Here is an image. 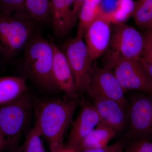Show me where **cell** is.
<instances>
[{"instance_id":"6da1fadb","label":"cell","mask_w":152,"mask_h":152,"mask_svg":"<svg viewBox=\"0 0 152 152\" xmlns=\"http://www.w3.org/2000/svg\"><path fill=\"white\" fill-rule=\"evenodd\" d=\"M78 104L76 99L70 101L56 99L42 102L36 110L34 126L48 143L50 152L64 145V136Z\"/></svg>"},{"instance_id":"7a4b0ae2","label":"cell","mask_w":152,"mask_h":152,"mask_svg":"<svg viewBox=\"0 0 152 152\" xmlns=\"http://www.w3.org/2000/svg\"><path fill=\"white\" fill-rule=\"evenodd\" d=\"M36 23L25 10L0 12L1 58L10 61L23 50L36 32Z\"/></svg>"},{"instance_id":"3957f363","label":"cell","mask_w":152,"mask_h":152,"mask_svg":"<svg viewBox=\"0 0 152 152\" xmlns=\"http://www.w3.org/2000/svg\"><path fill=\"white\" fill-rule=\"evenodd\" d=\"M23 50V64L30 78L45 89L57 88L52 76L53 50L50 41L36 31Z\"/></svg>"},{"instance_id":"277c9868","label":"cell","mask_w":152,"mask_h":152,"mask_svg":"<svg viewBox=\"0 0 152 152\" xmlns=\"http://www.w3.org/2000/svg\"><path fill=\"white\" fill-rule=\"evenodd\" d=\"M32 108V101L26 93L0 105V135L3 146L16 151L21 136L29 124Z\"/></svg>"},{"instance_id":"5b68a950","label":"cell","mask_w":152,"mask_h":152,"mask_svg":"<svg viewBox=\"0 0 152 152\" xmlns=\"http://www.w3.org/2000/svg\"><path fill=\"white\" fill-rule=\"evenodd\" d=\"M129 102L130 129L125 144L135 140L152 138V94L136 91Z\"/></svg>"},{"instance_id":"8992f818","label":"cell","mask_w":152,"mask_h":152,"mask_svg":"<svg viewBox=\"0 0 152 152\" xmlns=\"http://www.w3.org/2000/svg\"><path fill=\"white\" fill-rule=\"evenodd\" d=\"M114 73L125 92L134 91L152 94L151 81L142 66L140 60L112 56L110 64Z\"/></svg>"},{"instance_id":"52a82bcc","label":"cell","mask_w":152,"mask_h":152,"mask_svg":"<svg viewBox=\"0 0 152 152\" xmlns=\"http://www.w3.org/2000/svg\"><path fill=\"white\" fill-rule=\"evenodd\" d=\"M60 49L67 60L78 93L87 92L89 87L93 62L90 60L83 39H69Z\"/></svg>"},{"instance_id":"ba28073f","label":"cell","mask_w":152,"mask_h":152,"mask_svg":"<svg viewBox=\"0 0 152 152\" xmlns=\"http://www.w3.org/2000/svg\"><path fill=\"white\" fill-rule=\"evenodd\" d=\"M110 44L113 50L112 56L138 61L141 58L145 48L142 34L124 23L114 24Z\"/></svg>"},{"instance_id":"9c48e42d","label":"cell","mask_w":152,"mask_h":152,"mask_svg":"<svg viewBox=\"0 0 152 152\" xmlns=\"http://www.w3.org/2000/svg\"><path fill=\"white\" fill-rule=\"evenodd\" d=\"M87 92L116 101L128 112L129 102L125 91L112 68H100L96 62L93 64L89 87Z\"/></svg>"},{"instance_id":"30bf717a","label":"cell","mask_w":152,"mask_h":152,"mask_svg":"<svg viewBox=\"0 0 152 152\" xmlns=\"http://www.w3.org/2000/svg\"><path fill=\"white\" fill-rule=\"evenodd\" d=\"M112 23L110 15L102 12L87 29L84 38L92 62L103 53L110 45Z\"/></svg>"},{"instance_id":"8fae6325","label":"cell","mask_w":152,"mask_h":152,"mask_svg":"<svg viewBox=\"0 0 152 152\" xmlns=\"http://www.w3.org/2000/svg\"><path fill=\"white\" fill-rule=\"evenodd\" d=\"M100 121L99 115L94 105L84 104L71 128L67 146L78 152L83 140L97 126Z\"/></svg>"},{"instance_id":"7c38bea8","label":"cell","mask_w":152,"mask_h":152,"mask_svg":"<svg viewBox=\"0 0 152 152\" xmlns=\"http://www.w3.org/2000/svg\"><path fill=\"white\" fill-rule=\"evenodd\" d=\"M91 96L100 118L98 125L111 128L118 132L122 130L129 122L128 112L116 101L97 95Z\"/></svg>"},{"instance_id":"4fadbf2b","label":"cell","mask_w":152,"mask_h":152,"mask_svg":"<svg viewBox=\"0 0 152 152\" xmlns=\"http://www.w3.org/2000/svg\"><path fill=\"white\" fill-rule=\"evenodd\" d=\"M49 39L53 50L52 73L55 84L68 96L76 99L78 93L67 60L51 38Z\"/></svg>"},{"instance_id":"5bb4252c","label":"cell","mask_w":152,"mask_h":152,"mask_svg":"<svg viewBox=\"0 0 152 152\" xmlns=\"http://www.w3.org/2000/svg\"><path fill=\"white\" fill-rule=\"evenodd\" d=\"M74 0H50V18L54 34L58 37L66 35L77 21L72 9Z\"/></svg>"},{"instance_id":"9a60e30c","label":"cell","mask_w":152,"mask_h":152,"mask_svg":"<svg viewBox=\"0 0 152 152\" xmlns=\"http://www.w3.org/2000/svg\"><path fill=\"white\" fill-rule=\"evenodd\" d=\"M26 83L21 77H0V105L16 99L26 94Z\"/></svg>"},{"instance_id":"2e32d148","label":"cell","mask_w":152,"mask_h":152,"mask_svg":"<svg viewBox=\"0 0 152 152\" xmlns=\"http://www.w3.org/2000/svg\"><path fill=\"white\" fill-rule=\"evenodd\" d=\"M117 133L116 131L111 128L98 125L83 140L78 152L106 146L115 137Z\"/></svg>"},{"instance_id":"e0dca14e","label":"cell","mask_w":152,"mask_h":152,"mask_svg":"<svg viewBox=\"0 0 152 152\" xmlns=\"http://www.w3.org/2000/svg\"><path fill=\"white\" fill-rule=\"evenodd\" d=\"M102 0H86L79 12V23L75 37L83 39L89 26L102 12Z\"/></svg>"},{"instance_id":"ac0fdd59","label":"cell","mask_w":152,"mask_h":152,"mask_svg":"<svg viewBox=\"0 0 152 152\" xmlns=\"http://www.w3.org/2000/svg\"><path fill=\"white\" fill-rule=\"evenodd\" d=\"M131 17L138 27L147 29L152 21V0H137Z\"/></svg>"},{"instance_id":"d6986e66","label":"cell","mask_w":152,"mask_h":152,"mask_svg":"<svg viewBox=\"0 0 152 152\" xmlns=\"http://www.w3.org/2000/svg\"><path fill=\"white\" fill-rule=\"evenodd\" d=\"M50 0H25V10L36 22L47 21L50 18Z\"/></svg>"},{"instance_id":"ffe728a7","label":"cell","mask_w":152,"mask_h":152,"mask_svg":"<svg viewBox=\"0 0 152 152\" xmlns=\"http://www.w3.org/2000/svg\"><path fill=\"white\" fill-rule=\"evenodd\" d=\"M42 137L34 126L28 133L25 141L15 152H46L42 141Z\"/></svg>"},{"instance_id":"44dd1931","label":"cell","mask_w":152,"mask_h":152,"mask_svg":"<svg viewBox=\"0 0 152 152\" xmlns=\"http://www.w3.org/2000/svg\"><path fill=\"white\" fill-rule=\"evenodd\" d=\"M135 6V2L133 0H118L116 8L110 14L112 23L114 24L124 23L131 17Z\"/></svg>"},{"instance_id":"7402d4cb","label":"cell","mask_w":152,"mask_h":152,"mask_svg":"<svg viewBox=\"0 0 152 152\" xmlns=\"http://www.w3.org/2000/svg\"><path fill=\"white\" fill-rule=\"evenodd\" d=\"M123 152H152V142L146 139L131 141L125 144Z\"/></svg>"},{"instance_id":"603a6c76","label":"cell","mask_w":152,"mask_h":152,"mask_svg":"<svg viewBox=\"0 0 152 152\" xmlns=\"http://www.w3.org/2000/svg\"><path fill=\"white\" fill-rule=\"evenodd\" d=\"M24 10L25 0H0V12L12 14Z\"/></svg>"},{"instance_id":"cb8c5ba5","label":"cell","mask_w":152,"mask_h":152,"mask_svg":"<svg viewBox=\"0 0 152 152\" xmlns=\"http://www.w3.org/2000/svg\"><path fill=\"white\" fill-rule=\"evenodd\" d=\"M124 147V141L119 140L112 145L99 148L85 150L81 152H123Z\"/></svg>"},{"instance_id":"d4e9b609","label":"cell","mask_w":152,"mask_h":152,"mask_svg":"<svg viewBox=\"0 0 152 152\" xmlns=\"http://www.w3.org/2000/svg\"><path fill=\"white\" fill-rule=\"evenodd\" d=\"M118 0H102L101 8L102 12L104 13L111 14L117 7Z\"/></svg>"},{"instance_id":"484cf974","label":"cell","mask_w":152,"mask_h":152,"mask_svg":"<svg viewBox=\"0 0 152 152\" xmlns=\"http://www.w3.org/2000/svg\"><path fill=\"white\" fill-rule=\"evenodd\" d=\"M140 59L152 65V46H147L144 48L143 53Z\"/></svg>"},{"instance_id":"4316f807","label":"cell","mask_w":152,"mask_h":152,"mask_svg":"<svg viewBox=\"0 0 152 152\" xmlns=\"http://www.w3.org/2000/svg\"><path fill=\"white\" fill-rule=\"evenodd\" d=\"M86 0H74L72 8V13L76 19L78 18L79 12L83 3Z\"/></svg>"},{"instance_id":"83f0119b","label":"cell","mask_w":152,"mask_h":152,"mask_svg":"<svg viewBox=\"0 0 152 152\" xmlns=\"http://www.w3.org/2000/svg\"><path fill=\"white\" fill-rule=\"evenodd\" d=\"M142 34L145 40V47L152 46V30L147 29Z\"/></svg>"},{"instance_id":"f1b7e54d","label":"cell","mask_w":152,"mask_h":152,"mask_svg":"<svg viewBox=\"0 0 152 152\" xmlns=\"http://www.w3.org/2000/svg\"><path fill=\"white\" fill-rule=\"evenodd\" d=\"M140 61L141 64L142 66L150 78L152 84V65L144 61L141 59L140 60Z\"/></svg>"},{"instance_id":"f546056e","label":"cell","mask_w":152,"mask_h":152,"mask_svg":"<svg viewBox=\"0 0 152 152\" xmlns=\"http://www.w3.org/2000/svg\"><path fill=\"white\" fill-rule=\"evenodd\" d=\"M53 152H75L73 150L71 149L67 146L64 147V145Z\"/></svg>"},{"instance_id":"4dcf8cb0","label":"cell","mask_w":152,"mask_h":152,"mask_svg":"<svg viewBox=\"0 0 152 152\" xmlns=\"http://www.w3.org/2000/svg\"><path fill=\"white\" fill-rule=\"evenodd\" d=\"M147 29H149L152 30V21L151 22V23L148 26L147 28Z\"/></svg>"},{"instance_id":"1f68e13d","label":"cell","mask_w":152,"mask_h":152,"mask_svg":"<svg viewBox=\"0 0 152 152\" xmlns=\"http://www.w3.org/2000/svg\"><path fill=\"white\" fill-rule=\"evenodd\" d=\"M3 146V143L1 137V135H0V148Z\"/></svg>"},{"instance_id":"d6a6232c","label":"cell","mask_w":152,"mask_h":152,"mask_svg":"<svg viewBox=\"0 0 152 152\" xmlns=\"http://www.w3.org/2000/svg\"></svg>"},{"instance_id":"836d02e7","label":"cell","mask_w":152,"mask_h":152,"mask_svg":"<svg viewBox=\"0 0 152 152\" xmlns=\"http://www.w3.org/2000/svg\"></svg>"}]
</instances>
